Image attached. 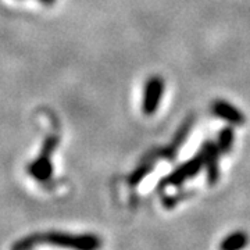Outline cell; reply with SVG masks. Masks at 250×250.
<instances>
[{
	"instance_id": "cell-1",
	"label": "cell",
	"mask_w": 250,
	"mask_h": 250,
	"mask_svg": "<svg viewBox=\"0 0 250 250\" xmlns=\"http://www.w3.org/2000/svg\"><path fill=\"white\" fill-rule=\"evenodd\" d=\"M39 243H50L56 246L62 248H77V249H93L98 248V238L95 236H82V235H71V233L64 232H47L31 235L28 238L21 239L17 243H14V249H29L34 248Z\"/></svg>"
},
{
	"instance_id": "cell-2",
	"label": "cell",
	"mask_w": 250,
	"mask_h": 250,
	"mask_svg": "<svg viewBox=\"0 0 250 250\" xmlns=\"http://www.w3.org/2000/svg\"><path fill=\"white\" fill-rule=\"evenodd\" d=\"M59 138L57 136H47L45 143L41 149V153L38 154L35 160L32 161L27 167L28 174L39 182H46L52 178L53 174V164H52V156L57 147Z\"/></svg>"
},
{
	"instance_id": "cell-3",
	"label": "cell",
	"mask_w": 250,
	"mask_h": 250,
	"mask_svg": "<svg viewBox=\"0 0 250 250\" xmlns=\"http://www.w3.org/2000/svg\"><path fill=\"white\" fill-rule=\"evenodd\" d=\"M205 152H200L196 159H193V160H190L189 163H187L185 166L179 167L178 170L175 171L172 175H170L168 178L166 179V185H178L179 182H182V181H185V179L196 175L197 171L200 170V167L205 164Z\"/></svg>"
},
{
	"instance_id": "cell-4",
	"label": "cell",
	"mask_w": 250,
	"mask_h": 250,
	"mask_svg": "<svg viewBox=\"0 0 250 250\" xmlns=\"http://www.w3.org/2000/svg\"><path fill=\"white\" fill-rule=\"evenodd\" d=\"M161 93H163V81L159 78H152L147 82L146 92H145V100H143V110L147 114H152L159 107Z\"/></svg>"
},
{
	"instance_id": "cell-5",
	"label": "cell",
	"mask_w": 250,
	"mask_h": 250,
	"mask_svg": "<svg viewBox=\"0 0 250 250\" xmlns=\"http://www.w3.org/2000/svg\"><path fill=\"white\" fill-rule=\"evenodd\" d=\"M213 110H214L215 114H218L224 120H228L232 124H242L245 121L241 111L236 110L231 104L225 103V102H215L214 106H213Z\"/></svg>"
},
{
	"instance_id": "cell-6",
	"label": "cell",
	"mask_w": 250,
	"mask_h": 250,
	"mask_svg": "<svg viewBox=\"0 0 250 250\" xmlns=\"http://www.w3.org/2000/svg\"><path fill=\"white\" fill-rule=\"evenodd\" d=\"M248 243V238L246 235L242 232L233 233L229 238H227L225 242L221 245L223 249H238V248H243Z\"/></svg>"
},
{
	"instance_id": "cell-7",
	"label": "cell",
	"mask_w": 250,
	"mask_h": 250,
	"mask_svg": "<svg viewBox=\"0 0 250 250\" xmlns=\"http://www.w3.org/2000/svg\"><path fill=\"white\" fill-rule=\"evenodd\" d=\"M232 143V132L231 131H225L221 135V139H220V145L223 146L224 149H228Z\"/></svg>"
},
{
	"instance_id": "cell-8",
	"label": "cell",
	"mask_w": 250,
	"mask_h": 250,
	"mask_svg": "<svg viewBox=\"0 0 250 250\" xmlns=\"http://www.w3.org/2000/svg\"><path fill=\"white\" fill-rule=\"evenodd\" d=\"M41 1H43V3H46V4H52V3L56 1V0H41Z\"/></svg>"
}]
</instances>
